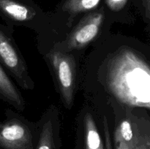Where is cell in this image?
Listing matches in <instances>:
<instances>
[{
  "label": "cell",
  "mask_w": 150,
  "mask_h": 149,
  "mask_svg": "<svg viewBox=\"0 0 150 149\" xmlns=\"http://www.w3.org/2000/svg\"><path fill=\"white\" fill-rule=\"evenodd\" d=\"M106 69L107 87L120 102L149 109L150 69L139 53L121 50L110 58Z\"/></svg>",
  "instance_id": "1"
},
{
  "label": "cell",
  "mask_w": 150,
  "mask_h": 149,
  "mask_svg": "<svg viewBox=\"0 0 150 149\" xmlns=\"http://www.w3.org/2000/svg\"><path fill=\"white\" fill-rule=\"evenodd\" d=\"M57 80L63 102L70 109L73 103L76 86V64L72 56L61 51H53L48 55Z\"/></svg>",
  "instance_id": "2"
},
{
  "label": "cell",
  "mask_w": 150,
  "mask_h": 149,
  "mask_svg": "<svg viewBox=\"0 0 150 149\" xmlns=\"http://www.w3.org/2000/svg\"><path fill=\"white\" fill-rule=\"evenodd\" d=\"M0 62L24 89H32L33 82L27 66L13 41L0 29Z\"/></svg>",
  "instance_id": "3"
},
{
  "label": "cell",
  "mask_w": 150,
  "mask_h": 149,
  "mask_svg": "<svg viewBox=\"0 0 150 149\" xmlns=\"http://www.w3.org/2000/svg\"><path fill=\"white\" fill-rule=\"evenodd\" d=\"M32 133L27 125L18 120L0 122V148L35 149Z\"/></svg>",
  "instance_id": "4"
},
{
  "label": "cell",
  "mask_w": 150,
  "mask_h": 149,
  "mask_svg": "<svg viewBox=\"0 0 150 149\" xmlns=\"http://www.w3.org/2000/svg\"><path fill=\"white\" fill-rule=\"evenodd\" d=\"M104 20L102 12L91 13L83 18L76 26L65 42L67 49H80L95 39Z\"/></svg>",
  "instance_id": "5"
},
{
  "label": "cell",
  "mask_w": 150,
  "mask_h": 149,
  "mask_svg": "<svg viewBox=\"0 0 150 149\" xmlns=\"http://www.w3.org/2000/svg\"><path fill=\"white\" fill-rule=\"evenodd\" d=\"M0 98L17 109L24 108V100L0 64Z\"/></svg>",
  "instance_id": "6"
},
{
  "label": "cell",
  "mask_w": 150,
  "mask_h": 149,
  "mask_svg": "<svg viewBox=\"0 0 150 149\" xmlns=\"http://www.w3.org/2000/svg\"><path fill=\"white\" fill-rule=\"evenodd\" d=\"M0 10L17 21L29 20L35 15V11L13 0H0Z\"/></svg>",
  "instance_id": "7"
},
{
  "label": "cell",
  "mask_w": 150,
  "mask_h": 149,
  "mask_svg": "<svg viewBox=\"0 0 150 149\" xmlns=\"http://www.w3.org/2000/svg\"><path fill=\"white\" fill-rule=\"evenodd\" d=\"M83 149H105L104 142L100 134L94 118L87 113L84 118Z\"/></svg>",
  "instance_id": "8"
},
{
  "label": "cell",
  "mask_w": 150,
  "mask_h": 149,
  "mask_svg": "<svg viewBox=\"0 0 150 149\" xmlns=\"http://www.w3.org/2000/svg\"><path fill=\"white\" fill-rule=\"evenodd\" d=\"M57 128L52 120H48L43 124L35 149H61Z\"/></svg>",
  "instance_id": "9"
},
{
  "label": "cell",
  "mask_w": 150,
  "mask_h": 149,
  "mask_svg": "<svg viewBox=\"0 0 150 149\" xmlns=\"http://www.w3.org/2000/svg\"><path fill=\"white\" fill-rule=\"evenodd\" d=\"M100 0H67L63 5V10L72 14H78L94 9Z\"/></svg>",
  "instance_id": "10"
},
{
  "label": "cell",
  "mask_w": 150,
  "mask_h": 149,
  "mask_svg": "<svg viewBox=\"0 0 150 149\" xmlns=\"http://www.w3.org/2000/svg\"><path fill=\"white\" fill-rule=\"evenodd\" d=\"M115 133L122 139L123 141L127 145L129 148H133L138 133L133 131L131 124L128 120L126 119L122 121V122L119 125Z\"/></svg>",
  "instance_id": "11"
},
{
  "label": "cell",
  "mask_w": 150,
  "mask_h": 149,
  "mask_svg": "<svg viewBox=\"0 0 150 149\" xmlns=\"http://www.w3.org/2000/svg\"><path fill=\"white\" fill-rule=\"evenodd\" d=\"M132 149H150V140L148 134H137L135 144Z\"/></svg>",
  "instance_id": "12"
},
{
  "label": "cell",
  "mask_w": 150,
  "mask_h": 149,
  "mask_svg": "<svg viewBox=\"0 0 150 149\" xmlns=\"http://www.w3.org/2000/svg\"><path fill=\"white\" fill-rule=\"evenodd\" d=\"M103 129H104V145L105 149H113L112 143H111V136H110L109 127H108V121L106 117H104L103 121Z\"/></svg>",
  "instance_id": "13"
},
{
  "label": "cell",
  "mask_w": 150,
  "mask_h": 149,
  "mask_svg": "<svg viewBox=\"0 0 150 149\" xmlns=\"http://www.w3.org/2000/svg\"><path fill=\"white\" fill-rule=\"evenodd\" d=\"M108 7L114 11L122 10L127 3V0H105Z\"/></svg>",
  "instance_id": "14"
},
{
  "label": "cell",
  "mask_w": 150,
  "mask_h": 149,
  "mask_svg": "<svg viewBox=\"0 0 150 149\" xmlns=\"http://www.w3.org/2000/svg\"><path fill=\"white\" fill-rule=\"evenodd\" d=\"M114 142H115L116 149H130L127 145L122 140V139L115 133L114 135Z\"/></svg>",
  "instance_id": "15"
},
{
  "label": "cell",
  "mask_w": 150,
  "mask_h": 149,
  "mask_svg": "<svg viewBox=\"0 0 150 149\" xmlns=\"http://www.w3.org/2000/svg\"><path fill=\"white\" fill-rule=\"evenodd\" d=\"M142 4L145 10L146 18H149L150 16V0H142Z\"/></svg>",
  "instance_id": "16"
}]
</instances>
